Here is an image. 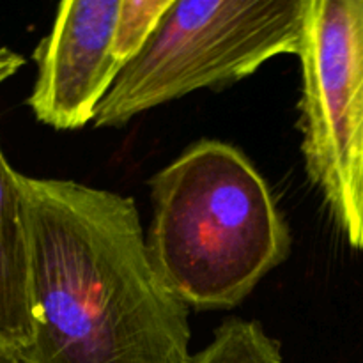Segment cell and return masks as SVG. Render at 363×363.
I'll use <instances>...</instances> for the list:
<instances>
[{"label":"cell","mask_w":363,"mask_h":363,"mask_svg":"<svg viewBox=\"0 0 363 363\" xmlns=\"http://www.w3.org/2000/svg\"><path fill=\"white\" fill-rule=\"evenodd\" d=\"M32 337L21 363H188V307L152 264L133 199L20 176Z\"/></svg>","instance_id":"cell-1"},{"label":"cell","mask_w":363,"mask_h":363,"mask_svg":"<svg viewBox=\"0 0 363 363\" xmlns=\"http://www.w3.org/2000/svg\"><path fill=\"white\" fill-rule=\"evenodd\" d=\"M151 199L152 264L188 308L238 307L289 257L272 188L234 145H190L152 177Z\"/></svg>","instance_id":"cell-2"},{"label":"cell","mask_w":363,"mask_h":363,"mask_svg":"<svg viewBox=\"0 0 363 363\" xmlns=\"http://www.w3.org/2000/svg\"><path fill=\"white\" fill-rule=\"evenodd\" d=\"M301 20L303 0H174L121 71L94 126L121 128L199 89L229 87L273 57L298 55Z\"/></svg>","instance_id":"cell-3"},{"label":"cell","mask_w":363,"mask_h":363,"mask_svg":"<svg viewBox=\"0 0 363 363\" xmlns=\"http://www.w3.org/2000/svg\"><path fill=\"white\" fill-rule=\"evenodd\" d=\"M298 57L305 170L363 250V0H303Z\"/></svg>","instance_id":"cell-4"},{"label":"cell","mask_w":363,"mask_h":363,"mask_svg":"<svg viewBox=\"0 0 363 363\" xmlns=\"http://www.w3.org/2000/svg\"><path fill=\"white\" fill-rule=\"evenodd\" d=\"M121 0H66L34 52L38 77L27 103L55 130H80L96 112L123 66L113 53Z\"/></svg>","instance_id":"cell-5"},{"label":"cell","mask_w":363,"mask_h":363,"mask_svg":"<svg viewBox=\"0 0 363 363\" xmlns=\"http://www.w3.org/2000/svg\"><path fill=\"white\" fill-rule=\"evenodd\" d=\"M20 176L0 147V339L18 354L30 344L28 241Z\"/></svg>","instance_id":"cell-6"},{"label":"cell","mask_w":363,"mask_h":363,"mask_svg":"<svg viewBox=\"0 0 363 363\" xmlns=\"http://www.w3.org/2000/svg\"><path fill=\"white\" fill-rule=\"evenodd\" d=\"M188 363H284L280 344L259 321L230 318L216 328L213 340Z\"/></svg>","instance_id":"cell-7"},{"label":"cell","mask_w":363,"mask_h":363,"mask_svg":"<svg viewBox=\"0 0 363 363\" xmlns=\"http://www.w3.org/2000/svg\"><path fill=\"white\" fill-rule=\"evenodd\" d=\"M172 2L174 0H121L113 53L123 69L144 50Z\"/></svg>","instance_id":"cell-8"},{"label":"cell","mask_w":363,"mask_h":363,"mask_svg":"<svg viewBox=\"0 0 363 363\" xmlns=\"http://www.w3.org/2000/svg\"><path fill=\"white\" fill-rule=\"evenodd\" d=\"M23 64L25 59L20 53L13 52L9 48H0V84H4L13 74H16Z\"/></svg>","instance_id":"cell-9"},{"label":"cell","mask_w":363,"mask_h":363,"mask_svg":"<svg viewBox=\"0 0 363 363\" xmlns=\"http://www.w3.org/2000/svg\"><path fill=\"white\" fill-rule=\"evenodd\" d=\"M0 363H21L20 354L0 339Z\"/></svg>","instance_id":"cell-10"}]
</instances>
